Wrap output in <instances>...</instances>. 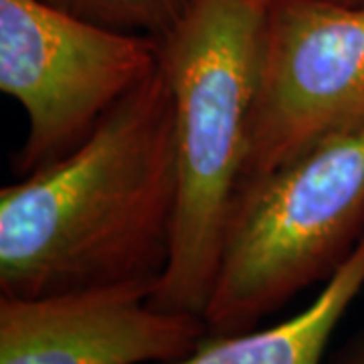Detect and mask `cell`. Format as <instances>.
<instances>
[{"instance_id":"1","label":"cell","mask_w":364,"mask_h":364,"mask_svg":"<svg viewBox=\"0 0 364 364\" xmlns=\"http://www.w3.org/2000/svg\"><path fill=\"white\" fill-rule=\"evenodd\" d=\"M176 203L174 107L158 63L79 148L0 191V296L158 284Z\"/></svg>"},{"instance_id":"2","label":"cell","mask_w":364,"mask_h":364,"mask_svg":"<svg viewBox=\"0 0 364 364\" xmlns=\"http://www.w3.org/2000/svg\"><path fill=\"white\" fill-rule=\"evenodd\" d=\"M269 0H195L160 45L174 107L178 203L150 301L205 318L223 229L247 162L261 26Z\"/></svg>"},{"instance_id":"3","label":"cell","mask_w":364,"mask_h":364,"mask_svg":"<svg viewBox=\"0 0 364 364\" xmlns=\"http://www.w3.org/2000/svg\"><path fill=\"white\" fill-rule=\"evenodd\" d=\"M364 239V128L239 182L223 229L208 334L257 328L324 286Z\"/></svg>"},{"instance_id":"4","label":"cell","mask_w":364,"mask_h":364,"mask_svg":"<svg viewBox=\"0 0 364 364\" xmlns=\"http://www.w3.org/2000/svg\"><path fill=\"white\" fill-rule=\"evenodd\" d=\"M158 63L152 37L95 25L43 0H0V90L26 116L14 174L79 148Z\"/></svg>"},{"instance_id":"5","label":"cell","mask_w":364,"mask_h":364,"mask_svg":"<svg viewBox=\"0 0 364 364\" xmlns=\"http://www.w3.org/2000/svg\"><path fill=\"white\" fill-rule=\"evenodd\" d=\"M364 128V4L269 0L243 178Z\"/></svg>"},{"instance_id":"6","label":"cell","mask_w":364,"mask_h":364,"mask_svg":"<svg viewBox=\"0 0 364 364\" xmlns=\"http://www.w3.org/2000/svg\"><path fill=\"white\" fill-rule=\"evenodd\" d=\"M154 282L87 287L41 298L0 296V364H158L195 352L205 318L168 312Z\"/></svg>"},{"instance_id":"7","label":"cell","mask_w":364,"mask_h":364,"mask_svg":"<svg viewBox=\"0 0 364 364\" xmlns=\"http://www.w3.org/2000/svg\"><path fill=\"white\" fill-rule=\"evenodd\" d=\"M360 294H364V239L316 298L291 318L261 330L208 334L188 356L158 364H326L330 340Z\"/></svg>"},{"instance_id":"8","label":"cell","mask_w":364,"mask_h":364,"mask_svg":"<svg viewBox=\"0 0 364 364\" xmlns=\"http://www.w3.org/2000/svg\"><path fill=\"white\" fill-rule=\"evenodd\" d=\"M65 13L114 31L164 39L195 0H43Z\"/></svg>"},{"instance_id":"9","label":"cell","mask_w":364,"mask_h":364,"mask_svg":"<svg viewBox=\"0 0 364 364\" xmlns=\"http://www.w3.org/2000/svg\"><path fill=\"white\" fill-rule=\"evenodd\" d=\"M326 364H364V330L356 332L338 350L332 352V356L326 358Z\"/></svg>"},{"instance_id":"10","label":"cell","mask_w":364,"mask_h":364,"mask_svg":"<svg viewBox=\"0 0 364 364\" xmlns=\"http://www.w3.org/2000/svg\"><path fill=\"white\" fill-rule=\"evenodd\" d=\"M338 2H346V4H364V0H338Z\"/></svg>"}]
</instances>
